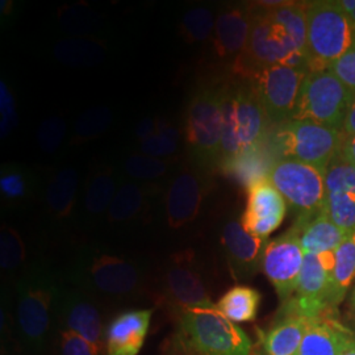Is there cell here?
Instances as JSON below:
<instances>
[{"instance_id":"52a82bcc","label":"cell","mask_w":355,"mask_h":355,"mask_svg":"<svg viewBox=\"0 0 355 355\" xmlns=\"http://www.w3.org/2000/svg\"><path fill=\"white\" fill-rule=\"evenodd\" d=\"M343 142L340 130L312 121L291 120L271 129L267 145L277 159L288 158L328 170L340 155Z\"/></svg>"},{"instance_id":"8fae6325","label":"cell","mask_w":355,"mask_h":355,"mask_svg":"<svg viewBox=\"0 0 355 355\" xmlns=\"http://www.w3.org/2000/svg\"><path fill=\"white\" fill-rule=\"evenodd\" d=\"M212 175L214 171L187 158L168 178L164 193V215L170 228H184L199 217L214 186Z\"/></svg>"},{"instance_id":"cb8c5ba5","label":"cell","mask_w":355,"mask_h":355,"mask_svg":"<svg viewBox=\"0 0 355 355\" xmlns=\"http://www.w3.org/2000/svg\"><path fill=\"white\" fill-rule=\"evenodd\" d=\"M293 225L300 230V240L305 254L315 255L334 253L350 233L334 224L325 208L311 218L296 220Z\"/></svg>"},{"instance_id":"d6986e66","label":"cell","mask_w":355,"mask_h":355,"mask_svg":"<svg viewBox=\"0 0 355 355\" xmlns=\"http://www.w3.org/2000/svg\"><path fill=\"white\" fill-rule=\"evenodd\" d=\"M268 239L248 232L241 218H229L221 230V245L236 279H248L262 270Z\"/></svg>"},{"instance_id":"4fadbf2b","label":"cell","mask_w":355,"mask_h":355,"mask_svg":"<svg viewBox=\"0 0 355 355\" xmlns=\"http://www.w3.org/2000/svg\"><path fill=\"white\" fill-rule=\"evenodd\" d=\"M331 268L333 254H305L296 291L283 303L278 316L318 318L329 313Z\"/></svg>"},{"instance_id":"ba28073f","label":"cell","mask_w":355,"mask_h":355,"mask_svg":"<svg viewBox=\"0 0 355 355\" xmlns=\"http://www.w3.org/2000/svg\"><path fill=\"white\" fill-rule=\"evenodd\" d=\"M74 283L92 296L127 299L141 292L145 277L132 259L89 249L76 259Z\"/></svg>"},{"instance_id":"836d02e7","label":"cell","mask_w":355,"mask_h":355,"mask_svg":"<svg viewBox=\"0 0 355 355\" xmlns=\"http://www.w3.org/2000/svg\"><path fill=\"white\" fill-rule=\"evenodd\" d=\"M112 124V112L110 108L98 107L83 112L76 120L70 142L71 145L85 144L103 135Z\"/></svg>"},{"instance_id":"83f0119b","label":"cell","mask_w":355,"mask_h":355,"mask_svg":"<svg viewBox=\"0 0 355 355\" xmlns=\"http://www.w3.org/2000/svg\"><path fill=\"white\" fill-rule=\"evenodd\" d=\"M275 161L277 158L270 150L266 142L262 146L254 148L225 161L221 164L218 170L248 189L255 182L268 178L270 170Z\"/></svg>"},{"instance_id":"44dd1931","label":"cell","mask_w":355,"mask_h":355,"mask_svg":"<svg viewBox=\"0 0 355 355\" xmlns=\"http://www.w3.org/2000/svg\"><path fill=\"white\" fill-rule=\"evenodd\" d=\"M152 316V309H137L114 318L105 330L107 355H139L146 340Z\"/></svg>"},{"instance_id":"d4e9b609","label":"cell","mask_w":355,"mask_h":355,"mask_svg":"<svg viewBox=\"0 0 355 355\" xmlns=\"http://www.w3.org/2000/svg\"><path fill=\"white\" fill-rule=\"evenodd\" d=\"M353 336L354 331L324 315L309 325L297 355H340Z\"/></svg>"},{"instance_id":"7402d4cb","label":"cell","mask_w":355,"mask_h":355,"mask_svg":"<svg viewBox=\"0 0 355 355\" xmlns=\"http://www.w3.org/2000/svg\"><path fill=\"white\" fill-rule=\"evenodd\" d=\"M159 192L157 184L124 180L119 184L114 200L110 205L107 220L111 224L130 223L146 212L152 198Z\"/></svg>"},{"instance_id":"f6af8a7d","label":"cell","mask_w":355,"mask_h":355,"mask_svg":"<svg viewBox=\"0 0 355 355\" xmlns=\"http://www.w3.org/2000/svg\"><path fill=\"white\" fill-rule=\"evenodd\" d=\"M352 305H353V308H354L355 311V286L354 290H353V293H352Z\"/></svg>"},{"instance_id":"7c38bea8","label":"cell","mask_w":355,"mask_h":355,"mask_svg":"<svg viewBox=\"0 0 355 355\" xmlns=\"http://www.w3.org/2000/svg\"><path fill=\"white\" fill-rule=\"evenodd\" d=\"M308 73L295 66L274 64L246 76L253 83L271 128L293 120L302 85Z\"/></svg>"},{"instance_id":"ac0fdd59","label":"cell","mask_w":355,"mask_h":355,"mask_svg":"<svg viewBox=\"0 0 355 355\" xmlns=\"http://www.w3.org/2000/svg\"><path fill=\"white\" fill-rule=\"evenodd\" d=\"M246 190L248 200L241 216L242 225L254 236L268 239L284 221L287 203L268 178L255 182Z\"/></svg>"},{"instance_id":"7a4b0ae2","label":"cell","mask_w":355,"mask_h":355,"mask_svg":"<svg viewBox=\"0 0 355 355\" xmlns=\"http://www.w3.org/2000/svg\"><path fill=\"white\" fill-rule=\"evenodd\" d=\"M271 129L252 80L236 74L224 80L220 166L243 152L265 145Z\"/></svg>"},{"instance_id":"5bb4252c","label":"cell","mask_w":355,"mask_h":355,"mask_svg":"<svg viewBox=\"0 0 355 355\" xmlns=\"http://www.w3.org/2000/svg\"><path fill=\"white\" fill-rule=\"evenodd\" d=\"M164 295L180 312L189 309H215L195 254L190 250L174 254L164 272Z\"/></svg>"},{"instance_id":"7bdbcfd3","label":"cell","mask_w":355,"mask_h":355,"mask_svg":"<svg viewBox=\"0 0 355 355\" xmlns=\"http://www.w3.org/2000/svg\"><path fill=\"white\" fill-rule=\"evenodd\" d=\"M338 4L347 15V17L355 24V0H340Z\"/></svg>"},{"instance_id":"277c9868","label":"cell","mask_w":355,"mask_h":355,"mask_svg":"<svg viewBox=\"0 0 355 355\" xmlns=\"http://www.w3.org/2000/svg\"><path fill=\"white\" fill-rule=\"evenodd\" d=\"M58 286L42 267L28 268L16 286V324L26 352L41 354L48 340Z\"/></svg>"},{"instance_id":"30bf717a","label":"cell","mask_w":355,"mask_h":355,"mask_svg":"<svg viewBox=\"0 0 355 355\" xmlns=\"http://www.w3.org/2000/svg\"><path fill=\"white\" fill-rule=\"evenodd\" d=\"M352 94L329 69L309 71L302 85L293 120L312 121L343 132Z\"/></svg>"},{"instance_id":"f546056e","label":"cell","mask_w":355,"mask_h":355,"mask_svg":"<svg viewBox=\"0 0 355 355\" xmlns=\"http://www.w3.org/2000/svg\"><path fill=\"white\" fill-rule=\"evenodd\" d=\"M355 278V229L333 253L330 278L329 313L337 311Z\"/></svg>"},{"instance_id":"ee69618b","label":"cell","mask_w":355,"mask_h":355,"mask_svg":"<svg viewBox=\"0 0 355 355\" xmlns=\"http://www.w3.org/2000/svg\"><path fill=\"white\" fill-rule=\"evenodd\" d=\"M340 355H355V333Z\"/></svg>"},{"instance_id":"f35d334b","label":"cell","mask_w":355,"mask_h":355,"mask_svg":"<svg viewBox=\"0 0 355 355\" xmlns=\"http://www.w3.org/2000/svg\"><path fill=\"white\" fill-rule=\"evenodd\" d=\"M0 114H1V139L7 137L17 124L16 104L12 94L4 80L0 82Z\"/></svg>"},{"instance_id":"1f68e13d","label":"cell","mask_w":355,"mask_h":355,"mask_svg":"<svg viewBox=\"0 0 355 355\" xmlns=\"http://www.w3.org/2000/svg\"><path fill=\"white\" fill-rule=\"evenodd\" d=\"M174 161L161 159L144 153H130L123 162V173L129 180L159 184L158 180L168 177Z\"/></svg>"},{"instance_id":"6da1fadb","label":"cell","mask_w":355,"mask_h":355,"mask_svg":"<svg viewBox=\"0 0 355 355\" xmlns=\"http://www.w3.org/2000/svg\"><path fill=\"white\" fill-rule=\"evenodd\" d=\"M274 64L311 71L305 3L265 1L254 6L248 46L233 71L236 76H250Z\"/></svg>"},{"instance_id":"603a6c76","label":"cell","mask_w":355,"mask_h":355,"mask_svg":"<svg viewBox=\"0 0 355 355\" xmlns=\"http://www.w3.org/2000/svg\"><path fill=\"white\" fill-rule=\"evenodd\" d=\"M117 182L119 177L114 166L101 164L92 167L80 199V207L85 216L91 220L107 216L119 187Z\"/></svg>"},{"instance_id":"60d3db41","label":"cell","mask_w":355,"mask_h":355,"mask_svg":"<svg viewBox=\"0 0 355 355\" xmlns=\"http://www.w3.org/2000/svg\"><path fill=\"white\" fill-rule=\"evenodd\" d=\"M343 139L355 136V92L352 94L347 114H346L345 121H343Z\"/></svg>"},{"instance_id":"e0dca14e","label":"cell","mask_w":355,"mask_h":355,"mask_svg":"<svg viewBox=\"0 0 355 355\" xmlns=\"http://www.w3.org/2000/svg\"><path fill=\"white\" fill-rule=\"evenodd\" d=\"M254 6L229 4L216 17L212 46L216 57L232 69L241 60L250 36Z\"/></svg>"},{"instance_id":"8992f818","label":"cell","mask_w":355,"mask_h":355,"mask_svg":"<svg viewBox=\"0 0 355 355\" xmlns=\"http://www.w3.org/2000/svg\"><path fill=\"white\" fill-rule=\"evenodd\" d=\"M306 53L311 71L325 70L355 42V24L338 1L305 3Z\"/></svg>"},{"instance_id":"5b68a950","label":"cell","mask_w":355,"mask_h":355,"mask_svg":"<svg viewBox=\"0 0 355 355\" xmlns=\"http://www.w3.org/2000/svg\"><path fill=\"white\" fill-rule=\"evenodd\" d=\"M178 336L196 355H250L253 350L249 336L217 308L180 312Z\"/></svg>"},{"instance_id":"d590c367","label":"cell","mask_w":355,"mask_h":355,"mask_svg":"<svg viewBox=\"0 0 355 355\" xmlns=\"http://www.w3.org/2000/svg\"><path fill=\"white\" fill-rule=\"evenodd\" d=\"M26 261V246L16 229L3 224L0 229V267L13 271Z\"/></svg>"},{"instance_id":"ab89813d","label":"cell","mask_w":355,"mask_h":355,"mask_svg":"<svg viewBox=\"0 0 355 355\" xmlns=\"http://www.w3.org/2000/svg\"><path fill=\"white\" fill-rule=\"evenodd\" d=\"M329 70L341 79L347 89L355 92V42L338 61L330 66Z\"/></svg>"},{"instance_id":"4316f807","label":"cell","mask_w":355,"mask_h":355,"mask_svg":"<svg viewBox=\"0 0 355 355\" xmlns=\"http://www.w3.org/2000/svg\"><path fill=\"white\" fill-rule=\"evenodd\" d=\"M313 320L293 315L278 316L263 337V355H297L305 333Z\"/></svg>"},{"instance_id":"4dcf8cb0","label":"cell","mask_w":355,"mask_h":355,"mask_svg":"<svg viewBox=\"0 0 355 355\" xmlns=\"http://www.w3.org/2000/svg\"><path fill=\"white\" fill-rule=\"evenodd\" d=\"M261 305V293L249 286H234L217 302V311L233 322L254 321Z\"/></svg>"},{"instance_id":"e575fe53","label":"cell","mask_w":355,"mask_h":355,"mask_svg":"<svg viewBox=\"0 0 355 355\" xmlns=\"http://www.w3.org/2000/svg\"><path fill=\"white\" fill-rule=\"evenodd\" d=\"M216 19L214 12L207 7H193L183 16L180 33L189 44H200L212 38Z\"/></svg>"},{"instance_id":"ffe728a7","label":"cell","mask_w":355,"mask_h":355,"mask_svg":"<svg viewBox=\"0 0 355 355\" xmlns=\"http://www.w3.org/2000/svg\"><path fill=\"white\" fill-rule=\"evenodd\" d=\"M325 211L340 228L355 229V167L338 155L327 170Z\"/></svg>"},{"instance_id":"b9f144b4","label":"cell","mask_w":355,"mask_h":355,"mask_svg":"<svg viewBox=\"0 0 355 355\" xmlns=\"http://www.w3.org/2000/svg\"><path fill=\"white\" fill-rule=\"evenodd\" d=\"M340 157L343 158V161H346L347 164L355 167V136L343 139Z\"/></svg>"},{"instance_id":"2e32d148","label":"cell","mask_w":355,"mask_h":355,"mask_svg":"<svg viewBox=\"0 0 355 355\" xmlns=\"http://www.w3.org/2000/svg\"><path fill=\"white\" fill-rule=\"evenodd\" d=\"M53 315L61 322L62 330L74 331L102 350L105 340L102 315L89 292L80 288L58 290Z\"/></svg>"},{"instance_id":"8d00e7d4","label":"cell","mask_w":355,"mask_h":355,"mask_svg":"<svg viewBox=\"0 0 355 355\" xmlns=\"http://www.w3.org/2000/svg\"><path fill=\"white\" fill-rule=\"evenodd\" d=\"M66 136V123L64 119L54 116L42 121L38 128L37 142L42 152L54 153L64 142Z\"/></svg>"},{"instance_id":"484cf974","label":"cell","mask_w":355,"mask_h":355,"mask_svg":"<svg viewBox=\"0 0 355 355\" xmlns=\"http://www.w3.org/2000/svg\"><path fill=\"white\" fill-rule=\"evenodd\" d=\"M79 174L74 167L66 166L51 174L44 193V204L49 216L66 220L73 215L78 204Z\"/></svg>"},{"instance_id":"d6a6232c","label":"cell","mask_w":355,"mask_h":355,"mask_svg":"<svg viewBox=\"0 0 355 355\" xmlns=\"http://www.w3.org/2000/svg\"><path fill=\"white\" fill-rule=\"evenodd\" d=\"M180 144V132L164 119H158L157 130L152 136L139 141V152L146 155L174 161Z\"/></svg>"},{"instance_id":"f1b7e54d","label":"cell","mask_w":355,"mask_h":355,"mask_svg":"<svg viewBox=\"0 0 355 355\" xmlns=\"http://www.w3.org/2000/svg\"><path fill=\"white\" fill-rule=\"evenodd\" d=\"M37 177L29 167L16 162L3 164L0 168V198L4 207H21L37 192Z\"/></svg>"},{"instance_id":"9a60e30c","label":"cell","mask_w":355,"mask_h":355,"mask_svg":"<svg viewBox=\"0 0 355 355\" xmlns=\"http://www.w3.org/2000/svg\"><path fill=\"white\" fill-rule=\"evenodd\" d=\"M304 258L300 230L296 225L267 245L262 271L283 303L291 299L296 291Z\"/></svg>"},{"instance_id":"9c48e42d","label":"cell","mask_w":355,"mask_h":355,"mask_svg":"<svg viewBox=\"0 0 355 355\" xmlns=\"http://www.w3.org/2000/svg\"><path fill=\"white\" fill-rule=\"evenodd\" d=\"M327 170L300 161L280 158L270 170L268 180L279 191L296 220L311 218L325 208Z\"/></svg>"},{"instance_id":"74e56055","label":"cell","mask_w":355,"mask_h":355,"mask_svg":"<svg viewBox=\"0 0 355 355\" xmlns=\"http://www.w3.org/2000/svg\"><path fill=\"white\" fill-rule=\"evenodd\" d=\"M58 346L61 355H99L102 352L98 346L70 330L60 331Z\"/></svg>"},{"instance_id":"3957f363","label":"cell","mask_w":355,"mask_h":355,"mask_svg":"<svg viewBox=\"0 0 355 355\" xmlns=\"http://www.w3.org/2000/svg\"><path fill=\"white\" fill-rule=\"evenodd\" d=\"M224 82L204 83L184 112L183 139L192 162L216 171L221 162Z\"/></svg>"}]
</instances>
